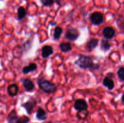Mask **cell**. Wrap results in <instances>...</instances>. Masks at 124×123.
I'll return each instance as SVG.
<instances>
[{"label": "cell", "mask_w": 124, "mask_h": 123, "mask_svg": "<svg viewBox=\"0 0 124 123\" xmlns=\"http://www.w3.org/2000/svg\"><path fill=\"white\" fill-rule=\"evenodd\" d=\"M59 48L62 52L66 53L71 51L72 49V47L71 43L69 42H62L59 45Z\"/></svg>", "instance_id": "9a60e30c"}, {"label": "cell", "mask_w": 124, "mask_h": 123, "mask_svg": "<svg viewBox=\"0 0 124 123\" xmlns=\"http://www.w3.org/2000/svg\"><path fill=\"white\" fill-rule=\"evenodd\" d=\"M117 75H118L119 78L121 80L124 82V68L121 67L119 69L118 71H117Z\"/></svg>", "instance_id": "44dd1931"}, {"label": "cell", "mask_w": 124, "mask_h": 123, "mask_svg": "<svg viewBox=\"0 0 124 123\" xmlns=\"http://www.w3.org/2000/svg\"><path fill=\"white\" fill-rule=\"evenodd\" d=\"M36 101H35L34 99L31 98V100H29V101H27L26 102L23 104H22V106L25 108V109L26 110V112H27L28 114L31 115L33 112V110L34 107L36 106Z\"/></svg>", "instance_id": "8992f818"}, {"label": "cell", "mask_w": 124, "mask_h": 123, "mask_svg": "<svg viewBox=\"0 0 124 123\" xmlns=\"http://www.w3.org/2000/svg\"><path fill=\"white\" fill-rule=\"evenodd\" d=\"M36 117L37 119L39 121H44L47 119V113H46V111L43 109L39 108L36 111Z\"/></svg>", "instance_id": "5bb4252c"}, {"label": "cell", "mask_w": 124, "mask_h": 123, "mask_svg": "<svg viewBox=\"0 0 124 123\" xmlns=\"http://www.w3.org/2000/svg\"><path fill=\"white\" fill-rule=\"evenodd\" d=\"M62 33V29L60 27H56L54 30V33H53V39L54 40H58L60 38Z\"/></svg>", "instance_id": "ac0fdd59"}, {"label": "cell", "mask_w": 124, "mask_h": 123, "mask_svg": "<svg viewBox=\"0 0 124 123\" xmlns=\"http://www.w3.org/2000/svg\"><path fill=\"white\" fill-rule=\"evenodd\" d=\"M19 90L18 86L16 84H10L7 88V93L11 96H15L17 95Z\"/></svg>", "instance_id": "30bf717a"}, {"label": "cell", "mask_w": 124, "mask_h": 123, "mask_svg": "<svg viewBox=\"0 0 124 123\" xmlns=\"http://www.w3.org/2000/svg\"><path fill=\"white\" fill-rule=\"evenodd\" d=\"M74 107L76 110L79 111L82 110H86L88 108V105H87V102L84 100L82 99H79L77 100L75 102Z\"/></svg>", "instance_id": "52a82bcc"}, {"label": "cell", "mask_w": 124, "mask_h": 123, "mask_svg": "<svg viewBox=\"0 0 124 123\" xmlns=\"http://www.w3.org/2000/svg\"><path fill=\"white\" fill-rule=\"evenodd\" d=\"M88 112L87 109L78 111L77 113V117L79 119H85L88 116Z\"/></svg>", "instance_id": "ffe728a7"}, {"label": "cell", "mask_w": 124, "mask_h": 123, "mask_svg": "<svg viewBox=\"0 0 124 123\" xmlns=\"http://www.w3.org/2000/svg\"><path fill=\"white\" fill-rule=\"evenodd\" d=\"M51 123V122H48V123Z\"/></svg>", "instance_id": "d4e9b609"}, {"label": "cell", "mask_w": 124, "mask_h": 123, "mask_svg": "<svg viewBox=\"0 0 124 123\" xmlns=\"http://www.w3.org/2000/svg\"><path fill=\"white\" fill-rule=\"evenodd\" d=\"M110 48H111V45L110 44L108 41L107 40L102 39L101 43V48L104 51H107L109 50Z\"/></svg>", "instance_id": "d6986e66"}, {"label": "cell", "mask_w": 124, "mask_h": 123, "mask_svg": "<svg viewBox=\"0 0 124 123\" xmlns=\"http://www.w3.org/2000/svg\"><path fill=\"white\" fill-rule=\"evenodd\" d=\"M7 121L8 123H29L30 119L25 115L18 116L15 110H13L7 116Z\"/></svg>", "instance_id": "3957f363"}, {"label": "cell", "mask_w": 124, "mask_h": 123, "mask_svg": "<svg viewBox=\"0 0 124 123\" xmlns=\"http://www.w3.org/2000/svg\"><path fill=\"white\" fill-rule=\"evenodd\" d=\"M38 84L41 90L47 94H52L55 92L57 88L53 83L44 78H40L38 80Z\"/></svg>", "instance_id": "6da1fadb"}, {"label": "cell", "mask_w": 124, "mask_h": 123, "mask_svg": "<svg viewBox=\"0 0 124 123\" xmlns=\"http://www.w3.org/2000/svg\"><path fill=\"white\" fill-rule=\"evenodd\" d=\"M37 69V65L35 63H31L29 65L24 66L23 68V72L24 74H29L32 71H35Z\"/></svg>", "instance_id": "4fadbf2b"}, {"label": "cell", "mask_w": 124, "mask_h": 123, "mask_svg": "<svg viewBox=\"0 0 124 123\" xmlns=\"http://www.w3.org/2000/svg\"><path fill=\"white\" fill-rule=\"evenodd\" d=\"M75 63L82 69L89 68L92 69L94 66V63H93V59L89 56L85 55H81L78 57V59L75 61Z\"/></svg>", "instance_id": "7a4b0ae2"}, {"label": "cell", "mask_w": 124, "mask_h": 123, "mask_svg": "<svg viewBox=\"0 0 124 123\" xmlns=\"http://www.w3.org/2000/svg\"><path fill=\"white\" fill-rule=\"evenodd\" d=\"M98 40L97 39H92L88 41L87 44V47L89 49H93L98 46Z\"/></svg>", "instance_id": "e0dca14e"}, {"label": "cell", "mask_w": 124, "mask_h": 123, "mask_svg": "<svg viewBox=\"0 0 124 123\" xmlns=\"http://www.w3.org/2000/svg\"><path fill=\"white\" fill-rule=\"evenodd\" d=\"M102 34L104 37L107 39H111L115 36V30L111 27H107L103 30Z\"/></svg>", "instance_id": "ba28073f"}, {"label": "cell", "mask_w": 124, "mask_h": 123, "mask_svg": "<svg viewBox=\"0 0 124 123\" xmlns=\"http://www.w3.org/2000/svg\"><path fill=\"white\" fill-rule=\"evenodd\" d=\"M102 83L103 85L106 87V88H107L109 90H112V89H113L114 87H115V83H114L113 80L108 76H107L104 78Z\"/></svg>", "instance_id": "7c38bea8"}, {"label": "cell", "mask_w": 124, "mask_h": 123, "mask_svg": "<svg viewBox=\"0 0 124 123\" xmlns=\"http://www.w3.org/2000/svg\"><path fill=\"white\" fill-rule=\"evenodd\" d=\"M23 85L27 91H31L35 88L34 83L29 78H25L23 80Z\"/></svg>", "instance_id": "8fae6325"}, {"label": "cell", "mask_w": 124, "mask_h": 123, "mask_svg": "<svg viewBox=\"0 0 124 123\" xmlns=\"http://www.w3.org/2000/svg\"><path fill=\"white\" fill-rule=\"evenodd\" d=\"M26 10L23 7H19L18 8V12H17V15H18V19L19 20H22L24 19L26 16Z\"/></svg>", "instance_id": "2e32d148"}, {"label": "cell", "mask_w": 124, "mask_h": 123, "mask_svg": "<svg viewBox=\"0 0 124 123\" xmlns=\"http://www.w3.org/2000/svg\"><path fill=\"white\" fill-rule=\"evenodd\" d=\"M121 100H122V102H123V103H124V94H123V95H122V98H121Z\"/></svg>", "instance_id": "603a6c76"}, {"label": "cell", "mask_w": 124, "mask_h": 123, "mask_svg": "<svg viewBox=\"0 0 124 123\" xmlns=\"http://www.w3.org/2000/svg\"><path fill=\"white\" fill-rule=\"evenodd\" d=\"M53 54V49L51 46L44 45L42 47V49H41V55H42V57L46 59Z\"/></svg>", "instance_id": "9c48e42d"}, {"label": "cell", "mask_w": 124, "mask_h": 123, "mask_svg": "<svg viewBox=\"0 0 124 123\" xmlns=\"http://www.w3.org/2000/svg\"><path fill=\"white\" fill-rule=\"evenodd\" d=\"M90 20L94 25H100L104 21V16L100 12H94L90 16Z\"/></svg>", "instance_id": "277c9868"}, {"label": "cell", "mask_w": 124, "mask_h": 123, "mask_svg": "<svg viewBox=\"0 0 124 123\" xmlns=\"http://www.w3.org/2000/svg\"><path fill=\"white\" fill-rule=\"evenodd\" d=\"M123 48H124V44H123Z\"/></svg>", "instance_id": "cb8c5ba5"}, {"label": "cell", "mask_w": 124, "mask_h": 123, "mask_svg": "<svg viewBox=\"0 0 124 123\" xmlns=\"http://www.w3.org/2000/svg\"><path fill=\"white\" fill-rule=\"evenodd\" d=\"M79 36V31L76 28L68 29L65 34V39L70 41H75L78 38Z\"/></svg>", "instance_id": "5b68a950"}, {"label": "cell", "mask_w": 124, "mask_h": 123, "mask_svg": "<svg viewBox=\"0 0 124 123\" xmlns=\"http://www.w3.org/2000/svg\"><path fill=\"white\" fill-rule=\"evenodd\" d=\"M54 0H41V2L44 6H51L54 2Z\"/></svg>", "instance_id": "7402d4cb"}]
</instances>
